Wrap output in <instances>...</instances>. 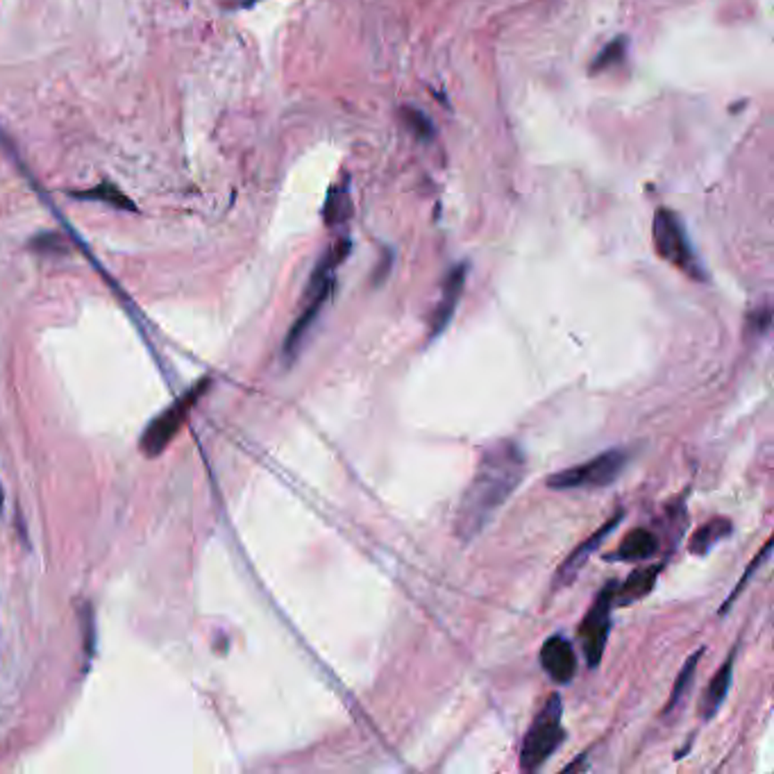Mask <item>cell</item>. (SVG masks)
Returning a JSON list of instances; mask_svg holds the SVG:
<instances>
[{
	"label": "cell",
	"mask_w": 774,
	"mask_h": 774,
	"mask_svg": "<svg viewBox=\"0 0 774 774\" xmlns=\"http://www.w3.org/2000/svg\"><path fill=\"white\" fill-rule=\"evenodd\" d=\"M527 473L523 449L514 441H495L482 449L474 477L461 498L457 511V536L464 543L477 539L486 524L493 520L499 506L514 495Z\"/></svg>",
	"instance_id": "obj_1"
},
{
	"label": "cell",
	"mask_w": 774,
	"mask_h": 774,
	"mask_svg": "<svg viewBox=\"0 0 774 774\" xmlns=\"http://www.w3.org/2000/svg\"><path fill=\"white\" fill-rule=\"evenodd\" d=\"M565 738L564 729V704L559 695H549L543 709L536 713L534 722L527 729L520 747V768L524 772L540 768L549 756L555 754Z\"/></svg>",
	"instance_id": "obj_2"
},
{
	"label": "cell",
	"mask_w": 774,
	"mask_h": 774,
	"mask_svg": "<svg viewBox=\"0 0 774 774\" xmlns=\"http://www.w3.org/2000/svg\"><path fill=\"white\" fill-rule=\"evenodd\" d=\"M348 248H350L348 243L341 245V250L339 245H336L332 252L325 255V259L320 261L318 268H316L314 277H311L309 282V289H307L305 309H302V314L298 316V320L293 323V327H291L289 336H286L284 341V355L289 361L295 359L300 345H302V341H305L307 332L311 330V325L316 323L320 309H323V305L327 302V298H330L332 289H334V266L343 259Z\"/></svg>",
	"instance_id": "obj_3"
},
{
	"label": "cell",
	"mask_w": 774,
	"mask_h": 774,
	"mask_svg": "<svg viewBox=\"0 0 774 774\" xmlns=\"http://www.w3.org/2000/svg\"><path fill=\"white\" fill-rule=\"evenodd\" d=\"M627 461H630V455H627L624 449H606V452L584 461V464L570 465V468L549 474L548 489H555V490L605 489V486H611L615 480H618L620 474H622V470L627 468Z\"/></svg>",
	"instance_id": "obj_4"
},
{
	"label": "cell",
	"mask_w": 774,
	"mask_h": 774,
	"mask_svg": "<svg viewBox=\"0 0 774 774\" xmlns=\"http://www.w3.org/2000/svg\"><path fill=\"white\" fill-rule=\"evenodd\" d=\"M655 245L661 259L670 261L674 268L684 270L686 275L702 280V266H699L697 257H695L693 248H690L688 239H686L684 225L679 218L668 210H659L655 216Z\"/></svg>",
	"instance_id": "obj_5"
},
{
	"label": "cell",
	"mask_w": 774,
	"mask_h": 774,
	"mask_svg": "<svg viewBox=\"0 0 774 774\" xmlns=\"http://www.w3.org/2000/svg\"><path fill=\"white\" fill-rule=\"evenodd\" d=\"M613 590L615 581L606 584L599 590L595 602L590 605L589 613L580 624V640L584 656L589 661L590 668H597L602 655H605L606 640H609L611 631V611H613Z\"/></svg>",
	"instance_id": "obj_6"
},
{
	"label": "cell",
	"mask_w": 774,
	"mask_h": 774,
	"mask_svg": "<svg viewBox=\"0 0 774 774\" xmlns=\"http://www.w3.org/2000/svg\"><path fill=\"white\" fill-rule=\"evenodd\" d=\"M200 391H205V384H200L198 389H194L191 393H186V398L177 399L173 407H169L164 414L157 416V418L152 420L148 427H145L144 436H141V449H144V455H148V457L160 455L161 449H164L166 445H169L170 441L175 439V434L180 432L182 423H185L186 414H189V409L194 407V402H195V398L200 395Z\"/></svg>",
	"instance_id": "obj_7"
},
{
	"label": "cell",
	"mask_w": 774,
	"mask_h": 774,
	"mask_svg": "<svg viewBox=\"0 0 774 774\" xmlns=\"http://www.w3.org/2000/svg\"><path fill=\"white\" fill-rule=\"evenodd\" d=\"M620 520H622V511H618L615 515H611V518L606 520V523L602 524V527H599L595 534H590L589 539H586L584 543L580 545V548H574L572 552H570L568 559H565L564 564L559 565V570L555 572V589L556 590L565 589V586H570L574 580H577V574H580V570L584 568L586 561L593 556V552L599 548V545L605 543L606 536H609L611 531L618 527Z\"/></svg>",
	"instance_id": "obj_8"
},
{
	"label": "cell",
	"mask_w": 774,
	"mask_h": 774,
	"mask_svg": "<svg viewBox=\"0 0 774 774\" xmlns=\"http://www.w3.org/2000/svg\"><path fill=\"white\" fill-rule=\"evenodd\" d=\"M540 665L555 684H570L577 672V656L568 638L555 634L540 647Z\"/></svg>",
	"instance_id": "obj_9"
},
{
	"label": "cell",
	"mask_w": 774,
	"mask_h": 774,
	"mask_svg": "<svg viewBox=\"0 0 774 774\" xmlns=\"http://www.w3.org/2000/svg\"><path fill=\"white\" fill-rule=\"evenodd\" d=\"M465 270H468L465 264H459L449 270L448 277H445L443 289H441V298L430 316V339H436V336L448 327L452 316H455L457 305H459L461 293H464L465 286Z\"/></svg>",
	"instance_id": "obj_10"
},
{
	"label": "cell",
	"mask_w": 774,
	"mask_h": 774,
	"mask_svg": "<svg viewBox=\"0 0 774 774\" xmlns=\"http://www.w3.org/2000/svg\"><path fill=\"white\" fill-rule=\"evenodd\" d=\"M663 565L656 564V565H645V568L634 570V572L627 577V580L622 581V584H615L613 590V606H627V605H636L638 599L647 597L649 593H652V589H655L656 580H659V572Z\"/></svg>",
	"instance_id": "obj_11"
},
{
	"label": "cell",
	"mask_w": 774,
	"mask_h": 774,
	"mask_svg": "<svg viewBox=\"0 0 774 774\" xmlns=\"http://www.w3.org/2000/svg\"><path fill=\"white\" fill-rule=\"evenodd\" d=\"M731 681H734V652L727 656V661L720 665L718 672L711 677L709 686H706L704 695H702V702H699V718L711 720L718 713L722 702L729 695Z\"/></svg>",
	"instance_id": "obj_12"
},
{
	"label": "cell",
	"mask_w": 774,
	"mask_h": 774,
	"mask_svg": "<svg viewBox=\"0 0 774 774\" xmlns=\"http://www.w3.org/2000/svg\"><path fill=\"white\" fill-rule=\"evenodd\" d=\"M659 552V539L645 527H636L620 540L618 548L605 556L606 561H640L652 559Z\"/></svg>",
	"instance_id": "obj_13"
},
{
	"label": "cell",
	"mask_w": 774,
	"mask_h": 774,
	"mask_svg": "<svg viewBox=\"0 0 774 774\" xmlns=\"http://www.w3.org/2000/svg\"><path fill=\"white\" fill-rule=\"evenodd\" d=\"M731 531H734V523L729 518H711L709 523H704L690 536L688 549L690 555L704 556L709 555L711 549L720 543V540L729 539Z\"/></svg>",
	"instance_id": "obj_14"
},
{
	"label": "cell",
	"mask_w": 774,
	"mask_h": 774,
	"mask_svg": "<svg viewBox=\"0 0 774 774\" xmlns=\"http://www.w3.org/2000/svg\"><path fill=\"white\" fill-rule=\"evenodd\" d=\"M702 655H704V647L697 649V652H693V655L688 656V661H686V663H684V668H681V672L677 674V681H674L672 693H670L668 704H665V713H670V711H672L674 706L679 704L681 699H684V695L688 693L690 681H693L695 670H697V661L702 659Z\"/></svg>",
	"instance_id": "obj_15"
},
{
	"label": "cell",
	"mask_w": 774,
	"mask_h": 774,
	"mask_svg": "<svg viewBox=\"0 0 774 774\" xmlns=\"http://www.w3.org/2000/svg\"><path fill=\"white\" fill-rule=\"evenodd\" d=\"M770 549H772V540H768V543L763 545V549H761L759 555H756V559H752V564L747 565V570H745V572H743L740 581L734 586V590H731V595H729V597H727V602H724V605H722L720 613H727V609H729V606H731V602H734V599L738 597L740 590L745 589V584H747V581L752 580V574H754V570H759L761 565L765 564V559H768V555H770Z\"/></svg>",
	"instance_id": "obj_16"
},
{
	"label": "cell",
	"mask_w": 774,
	"mask_h": 774,
	"mask_svg": "<svg viewBox=\"0 0 774 774\" xmlns=\"http://www.w3.org/2000/svg\"><path fill=\"white\" fill-rule=\"evenodd\" d=\"M402 116H405L407 119V123H409V128L411 130L416 132V135L418 136H423V139H427V136L432 135V123L427 119H424L423 114H420V111H416V110H405L402 111Z\"/></svg>",
	"instance_id": "obj_17"
},
{
	"label": "cell",
	"mask_w": 774,
	"mask_h": 774,
	"mask_svg": "<svg viewBox=\"0 0 774 774\" xmlns=\"http://www.w3.org/2000/svg\"><path fill=\"white\" fill-rule=\"evenodd\" d=\"M622 48H624V44L622 41H613V44H609L606 45L605 50H602V53H599V57L597 60H595V64H593V70H605L606 66L609 64H613L615 60H618L620 55H622Z\"/></svg>",
	"instance_id": "obj_18"
},
{
	"label": "cell",
	"mask_w": 774,
	"mask_h": 774,
	"mask_svg": "<svg viewBox=\"0 0 774 774\" xmlns=\"http://www.w3.org/2000/svg\"><path fill=\"white\" fill-rule=\"evenodd\" d=\"M0 502H3V493H0Z\"/></svg>",
	"instance_id": "obj_19"
}]
</instances>
